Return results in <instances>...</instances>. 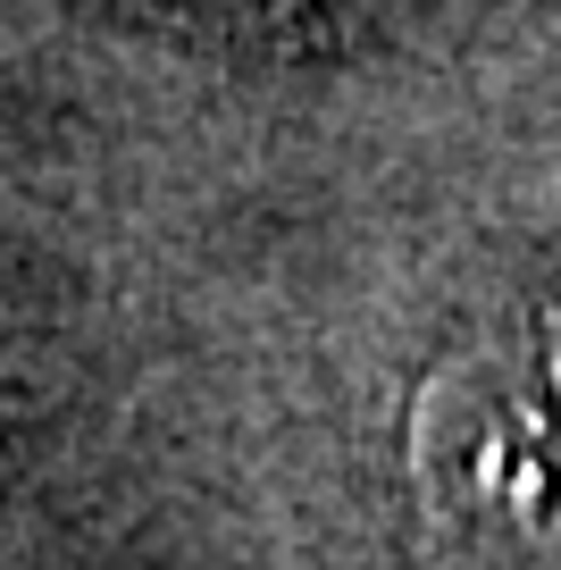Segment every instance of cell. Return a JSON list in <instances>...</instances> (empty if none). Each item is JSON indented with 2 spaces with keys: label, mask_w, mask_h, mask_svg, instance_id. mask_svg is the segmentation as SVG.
Masks as SVG:
<instances>
[{
  "label": "cell",
  "mask_w": 561,
  "mask_h": 570,
  "mask_svg": "<svg viewBox=\"0 0 561 570\" xmlns=\"http://www.w3.org/2000/svg\"><path fill=\"white\" fill-rule=\"evenodd\" d=\"M420 487L503 570H561V320L427 386Z\"/></svg>",
  "instance_id": "6da1fadb"
}]
</instances>
